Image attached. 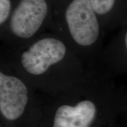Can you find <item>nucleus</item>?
Masks as SVG:
<instances>
[{"mask_svg": "<svg viewBox=\"0 0 127 127\" xmlns=\"http://www.w3.org/2000/svg\"><path fill=\"white\" fill-rule=\"evenodd\" d=\"M66 52V46L62 40L55 37H43L22 52L21 64L28 73L39 76L52 66L62 62Z\"/></svg>", "mask_w": 127, "mask_h": 127, "instance_id": "obj_2", "label": "nucleus"}, {"mask_svg": "<svg viewBox=\"0 0 127 127\" xmlns=\"http://www.w3.org/2000/svg\"><path fill=\"white\" fill-rule=\"evenodd\" d=\"M46 0H21L10 21V29L16 37L29 39L40 29L47 15Z\"/></svg>", "mask_w": 127, "mask_h": 127, "instance_id": "obj_3", "label": "nucleus"}, {"mask_svg": "<svg viewBox=\"0 0 127 127\" xmlns=\"http://www.w3.org/2000/svg\"><path fill=\"white\" fill-rule=\"evenodd\" d=\"M11 10V0H0V23L2 25L9 17Z\"/></svg>", "mask_w": 127, "mask_h": 127, "instance_id": "obj_7", "label": "nucleus"}, {"mask_svg": "<svg viewBox=\"0 0 127 127\" xmlns=\"http://www.w3.org/2000/svg\"><path fill=\"white\" fill-rule=\"evenodd\" d=\"M90 1L95 13L103 15L112 9L115 0H90Z\"/></svg>", "mask_w": 127, "mask_h": 127, "instance_id": "obj_6", "label": "nucleus"}, {"mask_svg": "<svg viewBox=\"0 0 127 127\" xmlns=\"http://www.w3.org/2000/svg\"><path fill=\"white\" fill-rule=\"evenodd\" d=\"M65 17L69 33L77 45L90 47L98 40L100 26L90 0H73Z\"/></svg>", "mask_w": 127, "mask_h": 127, "instance_id": "obj_1", "label": "nucleus"}, {"mask_svg": "<svg viewBox=\"0 0 127 127\" xmlns=\"http://www.w3.org/2000/svg\"><path fill=\"white\" fill-rule=\"evenodd\" d=\"M28 102V91L24 82L14 76L0 73V111L5 119L16 120Z\"/></svg>", "mask_w": 127, "mask_h": 127, "instance_id": "obj_4", "label": "nucleus"}, {"mask_svg": "<svg viewBox=\"0 0 127 127\" xmlns=\"http://www.w3.org/2000/svg\"><path fill=\"white\" fill-rule=\"evenodd\" d=\"M124 43H125V45H126V47L127 49V32L125 35V37H124Z\"/></svg>", "mask_w": 127, "mask_h": 127, "instance_id": "obj_8", "label": "nucleus"}, {"mask_svg": "<svg viewBox=\"0 0 127 127\" xmlns=\"http://www.w3.org/2000/svg\"><path fill=\"white\" fill-rule=\"evenodd\" d=\"M97 113L95 103L81 100L75 105L63 104L57 109L53 127H88Z\"/></svg>", "mask_w": 127, "mask_h": 127, "instance_id": "obj_5", "label": "nucleus"}]
</instances>
